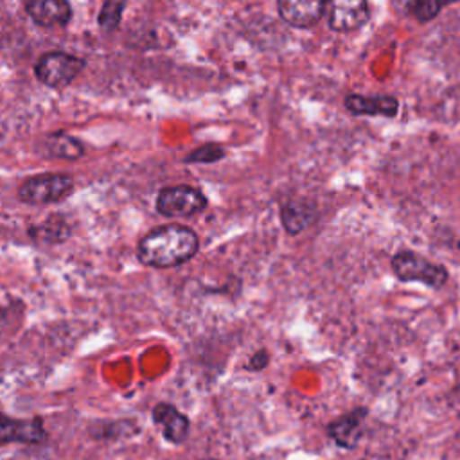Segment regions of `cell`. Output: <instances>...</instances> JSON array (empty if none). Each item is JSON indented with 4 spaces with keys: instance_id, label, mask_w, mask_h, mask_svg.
Masks as SVG:
<instances>
[{
    "instance_id": "obj_10",
    "label": "cell",
    "mask_w": 460,
    "mask_h": 460,
    "mask_svg": "<svg viewBox=\"0 0 460 460\" xmlns=\"http://www.w3.org/2000/svg\"><path fill=\"white\" fill-rule=\"evenodd\" d=\"M25 11L40 27H61L72 18L68 0H27Z\"/></svg>"
},
{
    "instance_id": "obj_17",
    "label": "cell",
    "mask_w": 460,
    "mask_h": 460,
    "mask_svg": "<svg viewBox=\"0 0 460 460\" xmlns=\"http://www.w3.org/2000/svg\"><path fill=\"white\" fill-rule=\"evenodd\" d=\"M223 156H225L223 147H219L217 144H205V146L192 149L183 158V162H187V164H214V162L221 160Z\"/></svg>"
},
{
    "instance_id": "obj_2",
    "label": "cell",
    "mask_w": 460,
    "mask_h": 460,
    "mask_svg": "<svg viewBox=\"0 0 460 460\" xmlns=\"http://www.w3.org/2000/svg\"><path fill=\"white\" fill-rule=\"evenodd\" d=\"M74 190V178L65 172H45L27 178L18 187L20 201L27 205L59 203Z\"/></svg>"
},
{
    "instance_id": "obj_14",
    "label": "cell",
    "mask_w": 460,
    "mask_h": 460,
    "mask_svg": "<svg viewBox=\"0 0 460 460\" xmlns=\"http://www.w3.org/2000/svg\"><path fill=\"white\" fill-rule=\"evenodd\" d=\"M41 151L45 153V156L61 160H77L84 155L83 142L63 131L47 135L41 142Z\"/></svg>"
},
{
    "instance_id": "obj_18",
    "label": "cell",
    "mask_w": 460,
    "mask_h": 460,
    "mask_svg": "<svg viewBox=\"0 0 460 460\" xmlns=\"http://www.w3.org/2000/svg\"><path fill=\"white\" fill-rule=\"evenodd\" d=\"M455 2H458V0H420L415 5V9L411 11V14L419 22H429L442 11V7H446L449 4H455Z\"/></svg>"
},
{
    "instance_id": "obj_13",
    "label": "cell",
    "mask_w": 460,
    "mask_h": 460,
    "mask_svg": "<svg viewBox=\"0 0 460 460\" xmlns=\"http://www.w3.org/2000/svg\"><path fill=\"white\" fill-rule=\"evenodd\" d=\"M316 217V208L313 203L304 199H291L282 205L280 219L288 234L296 235L305 230Z\"/></svg>"
},
{
    "instance_id": "obj_19",
    "label": "cell",
    "mask_w": 460,
    "mask_h": 460,
    "mask_svg": "<svg viewBox=\"0 0 460 460\" xmlns=\"http://www.w3.org/2000/svg\"><path fill=\"white\" fill-rule=\"evenodd\" d=\"M270 363V354L264 350V349H261V350H257L252 358H250V368L252 370H262L266 365Z\"/></svg>"
},
{
    "instance_id": "obj_9",
    "label": "cell",
    "mask_w": 460,
    "mask_h": 460,
    "mask_svg": "<svg viewBox=\"0 0 460 460\" xmlns=\"http://www.w3.org/2000/svg\"><path fill=\"white\" fill-rule=\"evenodd\" d=\"M151 417H153V422L162 429V435L165 437V440H169L171 444L180 446L187 440L190 422H189L187 415L181 413L172 404H169V402L155 404Z\"/></svg>"
},
{
    "instance_id": "obj_16",
    "label": "cell",
    "mask_w": 460,
    "mask_h": 460,
    "mask_svg": "<svg viewBox=\"0 0 460 460\" xmlns=\"http://www.w3.org/2000/svg\"><path fill=\"white\" fill-rule=\"evenodd\" d=\"M126 7V0H104L99 13V27L104 32H113L120 25V18Z\"/></svg>"
},
{
    "instance_id": "obj_4",
    "label": "cell",
    "mask_w": 460,
    "mask_h": 460,
    "mask_svg": "<svg viewBox=\"0 0 460 460\" xmlns=\"http://www.w3.org/2000/svg\"><path fill=\"white\" fill-rule=\"evenodd\" d=\"M84 68V59L68 52H45L34 65V75L50 88L68 86Z\"/></svg>"
},
{
    "instance_id": "obj_8",
    "label": "cell",
    "mask_w": 460,
    "mask_h": 460,
    "mask_svg": "<svg viewBox=\"0 0 460 460\" xmlns=\"http://www.w3.org/2000/svg\"><path fill=\"white\" fill-rule=\"evenodd\" d=\"M327 0H277L280 18L296 29L313 27L325 13Z\"/></svg>"
},
{
    "instance_id": "obj_12",
    "label": "cell",
    "mask_w": 460,
    "mask_h": 460,
    "mask_svg": "<svg viewBox=\"0 0 460 460\" xmlns=\"http://www.w3.org/2000/svg\"><path fill=\"white\" fill-rule=\"evenodd\" d=\"M343 102H345V108L354 115L395 117L399 111V102L392 95L367 97V95H359V93H349Z\"/></svg>"
},
{
    "instance_id": "obj_1",
    "label": "cell",
    "mask_w": 460,
    "mask_h": 460,
    "mask_svg": "<svg viewBox=\"0 0 460 460\" xmlns=\"http://www.w3.org/2000/svg\"><path fill=\"white\" fill-rule=\"evenodd\" d=\"M199 248V237L183 225H164L147 232L138 246L137 257L151 268H172L190 261Z\"/></svg>"
},
{
    "instance_id": "obj_6",
    "label": "cell",
    "mask_w": 460,
    "mask_h": 460,
    "mask_svg": "<svg viewBox=\"0 0 460 460\" xmlns=\"http://www.w3.org/2000/svg\"><path fill=\"white\" fill-rule=\"evenodd\" d=\"M327 23L336 32H350L368 22L367 0H327Z\"/></svg>"
},
{
    "instance_id": "obj_11",
    "label": "cell",
    "mask_w": 460,
    "mask_h": 460,
    "mask_svg": "<svg viewBox=\"0 0 460 460\" xmlns=\"http://www.w3.org/2000/svg\"><path fill=\"white\" fill-rule=\"evenodd\" d=\"M368 410L365 406L361 408H354L347 413H343L340 419L332 420L331 424H327V435L340 446L345 449H354L358 446V440L361 437L359 426L363 422V419L367 417Z\"/></svg>"
},
{
    "instance_id": "obj_5",
    "label": "cell",
    "mask_w": 460,
    "mask_h": 460,
    "mask_svg": "<svg viewBox=\"0 0 460 460\" xmlns=\"http://www.w3.org/2000/svg\"><path fill=\"white\" fill-rule=\"evenodd\" d=\"M207 207L205 194L190 185L164 187L156 198V210L165 217H190Z\"/></svg>"
},
{
    "instance_id": "obj_7",
    "label": "cell",
    "mask_w": 460,
    "mask_h": 460,
    "mask_svg": "<svg viewBox=\"0 0 460 460\" xmlns=\"http://www.w3.org/2000/svg\"><path fill=\"white\" fill-rule=\"evenodd\" d=\"M47 438L41 417L13 419L0 411V444H40Z\"/></svg>"
},
{
    "instance_id": "obj_15",
    "label": "cell",
    "mask_w": 460,
    "mask_h": 460,
    "mask_svg": "<svg viewBox=\"0 0 460 460\" xmlns=\"http://www.w3.org/2000/svg\"><path fill=\"white\" fill-rule=\"evenodd\" d=\"M31 235L36 239V241H41V243H61L65 239H68L70 235V226L66 223V219L59 217V216H52L49 219H45L40 226H34L31 230Z\"/></svg>"
},
{
    "instance_id": "obj_3",
    "label": "cell",
    "mask_w": 460,
    "mask_h": 460,
    "mask_svg": "<svg viewBox=\"0 0 460 460\" xmlns=\"http://www.w3.org/2000/svg\"><path fill=\"white\" fill-rule=\"evenodd\" d=\"M392 271L402 282H422L438 289L447 280V270L410 250H401L392 257Z\"/></svg>"
},
{
    "instance_id": "obj_20",
    "label": "cell",
    "mask_w": 460,
    "mask_h": 460,
    "mask_svg": "<svg viewBox=\"0 0 460 460\" xmlns=\"http://www.w3.org/2000/svg\"><path fill=\"white\" fill-rule=\"evenodd\" d=\"M397 2H399V5H401V7H404L406 11H410V13H411V11L415 9V5H417L420 0H397Z\"/></svg>"
}]
</instances>
